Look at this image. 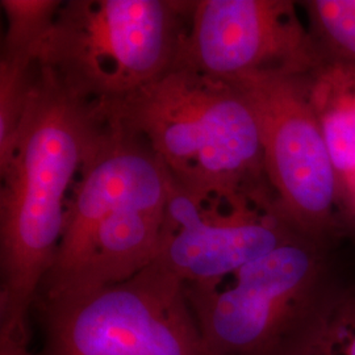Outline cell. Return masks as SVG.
Returning a JSON list of instances; mask_svg holds the SVG:
<instances>
[{"instance_id":"cell-8","label":"cell","mask_w":355,"mask_h":355,"mask_svg":"<svg viewBox=\"0 0 355 355\" xmlns=\"http://www.w3.org/2000/svg\"><path fill=\"white\" fill-rule=\"evenodd\" d=\"M297 236L303 234L272 204L246 195L190 190L168 174L157 261L184 286L221 279Z\"/></svg>"},{"instance_id":"cell-14","label":"cell","mask_w":355,"mask_h":355,"mask_svg":"<svg viewBox=\"0 0 355 355\" xmlns=\"http://www.w3.org/2000/svg\"><path fill=\"white\" fill-rule=\"evenodd\" d=\"M0 6L7 20L1 53H31L35 57L62 0H1Z\"/></svg>"},{"instance_id":"cell-12","label":"cell","mask_w":355,"mask_h":355,"mask_svg":"<svg viewBox=\"0 0 355 355\" xmlns=\"http://www.w3.org/2000/svg\"><path fill=\"white\" fill-rule=\"evenodd\" d=\"M36 71L31 53H0V167L7 164Z\"/></svg>"},{"instance_id":"cell-7","label":"cell","mask_w":355,"mask_h":355,"mask_svg":"<svg viewBox=\"0 0 355 355\" xmlns=\"http://www.w3.org/2000/svg\"><path fill=\"white\" fill-rule=\"evenodd\" d=\"M230 83L257 117L280 217L297 233L312 237L329 221L340 183L305 76L257 74Z\"/></svg>"},{"instance_id":"cell-13","label":"cell","mask_w":355,"mask_h":355,"mask_svg":"<svg viewBox=\"0 0 355 355\" xmlns=\"http://www.w3.org/2000/svg\"><path fill=\"white\" fill-rule=\"evenodd\" d=\"M313 38L330 60L355 66V0L305 1Z\"/></svg>"},{"instance_id":"cell-11","label":"cell","mask_w":355,"mask_h":355,"mask_svg":"<svg viewBox=\"0 0 355 355\" xmlns=\"http://www.w3.org/2000/svg\"><path fill=\"white\" fill-rule=\"evenodd\" d=\"M271 355H355V296L318 300Z\"/></svg>"},{"instance_id":"cell-6","label":"cell","mask_w":355,"mask_h":355,"mask_svg":"<svg viewBox=\"0 0 355 355\" xmlns=\"http://www.w3.org/2000/svg\"><path fill=\"white\" fill-rule=\"evenodd\" d=\"M320 261L308 237L208 284L186 286L209 355H271L318 300Z\"/></svg>"},{"instance_id":"cell-1","label":"cell","mask_w":355,"mask_h":355,"mask_svg":"<svg viewBox=\"0 0 355 355\" xmlns=\"http://www.w3.org/2000/svg\"><path fill=\"white\" fill-rule=\"evenodd\" d=\"M104 114L36 64L26 114L0 167V337L28 343V318L64 236L67 207Z\"/></svg>"},{"instance_id":"cell-5","label":"cell","mask_w":355,"mask_h":355,"mask_svg":"<svg viewBox=\"0 0 355 355\" xmlns=\"http://www.w3.org/2000/svg\"><path fill=\"white\" fill-rule=\"evenodd\" d=\"M42 305L45 355H209L184 283L157 259L129 279Z\"/></svg>"},{"instance_id":"cell-9","label":"cell","mask_w":355,"mask_h":355,"mask_svg":"<svg viewBox=\"0 0 355 355\" xmlns=\"http://www.w3.org/2000/svg\"><path fill=\"white\" fill-rule=\"evenodd\" d=\"M288 0H193L179 64L221 80L305 76L322 62Z\"/></svg>"},{"instance_id":"cell-10","label":"cell","mask_w":355,"mask_h":355,"mask_svg":"<svg viewBox=\"0 0 355 355\" xmlns=\"http://www.w3.org/2000/svg\"><path fill=\"white\" fill-rule=\"evenodd\" d=\"M305 82L341 187L355 171V66L324 58Z\"/></svg>"},{"instance_id":"cell-16","label":"cell","mask_w":355,"mask_h":355,"mask_svg":"<svg viewBox=\"0 0 355 355\" xmlns=\"http://www.w3.org/2000/svg\"><path fill=\"white\" fill-rule=\"evenodd\" d=\"M343 190L346 191L349 193L352 202H353V204H355V171L341 184L340 191Z\"/></svg>"},{"instance_id":"cell-2","label":"cell","mask_w":355,"mask_h":355,"mask_svg":"<svg viewBox=\"0 0 355 355\" xmlns=\"http://www.w3.org/2000/svg\"><path fill=\"white\" fill-rule=\"evenodd\" d=\"M168 173L149 142L104 114L71 192L42 303L129 279L157 259Z\"/></svg>"},{"instance_id":"cell-15","label":"cell","mask_w":355,"mask_h":355,"mask_svg":"<svg viewBox=\"0 0 355 355\" xmlns=\"http://www.w3.org/2000/svg\"><path fill=\"white\" fill-rule=\"evenodd\" d=\"M0 355H37L28 349V343L16 341L12 338L0 337Z\"/></svg>"},{"instance_id":"cell-3","label":"cell","mask_w":355,"mask_h":355,"mask_svg":"<svg viewBox=\"0 0 355 355\" xmlns=\"http://www.w3.org/2000/svg\"><path fill=\"white\" fill-rule=\"evenodd\" d=\"M99 107L148 141L184 187L277 205L257 117L230 82L177 62L125 99Z\"/></svg>"},{"instance_id":"cell-4","label":"cell","mask_w":355,"mask_h":355,"mask_svg":"<svg viewBox=\"0 0 355 355\" xmlns=\"http://www.w3.org/2000/svg\"><path fill=\"white\" fill-rule=\"evenodd\" d=\"M192 1H62L36 64L83 102L123 101L177 64Z\"/></svg>"}]
</instances>
